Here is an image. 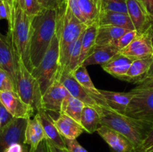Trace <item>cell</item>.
Masks as SVG:
<instances>
[{
	"label": "cell",
	"mask_w": 153,
	"mask_h": 152,
	"mask_svg": "<svg viewBox=\"0 0 153 152\" xmlns=\"http://www.w3.org/2000/svg\"><path fill=\"white\" fill-rule=\"evenodd\" d=\"M57 15L58 10L43 9L32 19L30 56L34 68L42 61L55 37Z\"/></svg>",
	"instance_id": "obj_1"
},
{
	"label": "cell",
	"mask_w": 153,
	"mask_h": 152,
	"mask_svg": "<svg viewBox=\"0 0 153 152\" xmlns=\"http://www.w3.org/2000/svg\"><path fill=\"white\" fill-rule=\"evenodd\" d=\"M87 27L88 25L81 22L73 14L69 7L67 0L58 10L55 34L59 42L61 68H64L67 65L75 43Z\"/></svg>",
	"instance_id": "obj_2"
},
{
	"label": "cell",
	"mask_w": 153,
	"mask_h": 152,
	"mask_svg": "<svg viewBox=\"0 0 153 152\" xmlns=\"http://www.w3.org/2000/svg\"><path fill=\"white\" fill-rule=\"evenodd\" d=\"M100 112L102 125L108 127L125 136L135 145L136 151L153 128L152 122L134 119L114 110L102 107Z\"/></svg>",
	"instance_id": "obj_3"
},
{
	"label": "cell",
	"mask_w": 153,
	"mask_h": 152,
	"mask_svg": "<svg viewBox=\"0 0 153 152\" xmlns=\"http://www.w3.org/2000/svg\"><path fill=\"white\" fill-rule=\"evenodd\" d=\"M32 19L26 14L20 4H13V16L8 25L7 32L11 38L15 52L30 72L34 69L30 56Z\"/></svg>",
	"instance_id": "obj_4"
},
{
	"label": "cell",
	"mask_w": 153,
	"mask_h": 152,
	"mask_svg": "<svg viewBox=\"0 0 153 152\" xmlns=\"http://www.w3.org/2000/svg\"><path fill=\"white\" fill-rule=\"evenodd\" d=\"M16 92L22 101L34 110L35 113L43 110L40 84L20 58L16 55Z\"/></svg>",
	"instance_id": "obj_5"
},
{
	"label": "cell",
	"mask_w": 153,
	"mask_h": 152,
	"mask_svg": "<svg viewBox=\"0 0 153 152\" xmlns=\"http://www.w3.org/2000/svg\"><path fill=\"white\" fill-rule=\"evenodd\" d=\"M60 67L59 42L55 34L42 61L31 71V74L40 84L42 94L56 79Z\"/></svg>",
	"instance_id": "obj_6"
},
{
	"label": "cell",
	"mask_w": 153,
	"mask_h": 152,
	"mask_svg": "<svg viewBox=\"0 0 153 152\" xmlns=\"http://www.w3.org/2000/svg\"><path fill=\"white\" fill-rule=\"evenodd\" d=\"M132 91L134 96L123 114L153 123V85L142 83Z\"/></svg>",
	"instance_id": "obj_7"
},
{
	"label": "cell",
	"mask_w": 153,
	"mask_h": 152,
	"mask_svg": "<svg viewBox=\"0 0 153 152\" xmlns=\"http://www.w3.org/2000/svg\"><path fill=\"white\" fill-rule=\"evenodd\" d=\"M152 28V25L147 31L139 34L128 46L120 51V53L132 61L153 56Z\"/></svg>",
	"instance_id": "obj_8"
},
{
	"label": "cell",
	"mask_w": 153,
	"mask_h": 152,
	"mask_svg": "<svg viewBox=\"0 0 153 152\" xmlns=\"http://www.w3.org/2000/svg\"><path fill=\"white\" fill-rule=\"evenodd\" d=\"M56 79H58L65 86L72 96L82 101L85 105L95 107L98 110L102 108L93 98L91 94L74 78L70 72L60 67Z\"/></svg>",
	"instance_id": "obj_9"
},
{
	"label": "cell",
	"mask_w": 153,
	"mask_h": 152,
	"mask_svg": "<svg viewBox=\"0 0 153 152\" xmlns=\"http://www.w3.org/2000/svg\"><path fill=\"white\" fill-rule=\"evenodd\" d=\"M27 119L13 118L11 122L4 125L0 130V152H4L5 149L13 143L24 144L25 131Z\"/></svg>",
	"instance_id": "obj_10"
},
{
	"label": "cell",
	"mask_w": 153,
	"mask_h": 152,
	"mask_svg": "<svg viewBox=\"0 0 153 152\" xmlns=\"http://www.w3.org/2000/svg\"><path fill=\"white\" fill-rule=\"evenodd\" d=\"M0 101L13 118L28 119L36 114L34 109L24 102L16 91H0Z\"/></svg>",
	"instance_id": "obj_11"
},
{
	"label": "cell",
	"mask_w": 153,
	"mask_h": 152,
	"mask_svg": "<svg viewBox=\"0 0 153 152\" xmlns=\"http://www.w3.org/2000/svg\"><path fill=\"white\" fill-rule=\"evenodd\" d=\"M69 95L65 86L55 79L42 95V108L46 111L60 113L63 101Z\"/></svg>",
	"instance_id": "obj_12"
},
{
	"label": "cell",
	"mask_w": 153,
	"mask_h": 152,
	"mask_svg": "<svg viewBox=\"0 0 153 152\" xmlns=\"http://www.w3.org/2000/svg\"><path fill=\"white\" fill-rule=\"evenodd\" d=\"M97 133L114 152L136 151L135 145L125 136L115 130L101 125L97 130Z\"/></svg>",
	"instance_id": "obj_13"
},
{
	"label": "cell",
	"mask_w": 153,
	"mask_h": 152,
	"mask_svg": "<svg viewBox=\"0 0 153 152\" xmlns=\"http://www.w3.org/2000/svg\"><path fill=\"white\" fill-rule=\"evenodd\" d=\"M0 68L7 72L16 83V55L8 33L1 36L0 40Z\"/></svg>",
	"instance_id": "obj_14"
},
{
	"label": "cell",
	"mask_w": 153,
	"mask_h": 152,
	"mask_svg": "<svg viewBox=\"0 0 153 152\" xmlns=\"http://www.w3.org/2000/svg\"><path fill=\"white\" fill-rule=\"evenodd\" d=\"M128 14L138 33L145 32L153 24L139 0H126Z\"/></svg>",
	"instance_id": "obj_15"
},
{
	"label": "cell",
	"mask_w": 153,
	"mask_h": 152,
	"mask_svg": "<svg viewBox=\"0 0 153 152\" xmlns=\"http://www.w3.org/2000/svg\"><path fill=\"white\" fill-rule=\"evenodd\" d=\"M36 114L37 115L43 125L48 142L60 148H67L64 138L61 136L57 127L55 126L53 118H52V116L44 110H40Z\"/></svg>",
	"instance_id": "obj_16"
},
{
	"label": "cell",
	"mask_w": 153,
	"mask_h": 152,
	"mask_svg": "<svg viewBox=\"0 0 153 152\" xmlns=\"http://www.w3.org/2000/svg\"><path fill=\"white\" fill-rule=\"evenodd\" d=\"M71 74L74 77V78L91 94L93 98L96 100V101L98 103L100 107L111 110L108 106L107 103L105 102V100L103 95L100 92V90L97 89L93 83L92 80L88 74L86 66L83 65L79 66Z\"/></svg>",
	"instance_id": "obj_17"
},
{
	"label": "cell",
	"mask_w": 153,
	"mask_h": 152,
	"mask_svg": "<svg viewBox=\"0 0 153 152\" xmlns=\"http://www.w3.org/2000/svg\"><path fill=\"white\" fill-rule=\"evenodd\" d=\"M55 126L64 138L76 139L85 131L79 122L64 113H59L56 119H54Z\"/></svg>",
	"instance_id": "obj_18"
},
{
	"label": "cell",
	"mask_w": 153,
	"mask_h": 152,
	"mask_svg": "<svg viewBox=\"0 0 153 152\" xmlns=\"http://www.w3.org/2000/svg\"><path fill=\"white\" fill-rule=\"evenodd\" d=\"M46 139L43 125L35 114L33 119H28L25 131L24 144L29 146L31 150H34L43 140Z\"/></svg>",
	"instance_id": "obj_19"
},
{
	"label": "cell",
	"mask_w": 153,
	"mask_h": 152,
	"mask_svg": "<svg viewBox=\"0 0 153 152\" xmlns=\"http://www.w3.org/2000/svg\"><path fill=\"white\" fill-rule=\"evenodd\" d=\"M104 97L105 102L111 110L123 114L130 101L134 96L132 90L128 92H114V91L100 89Z\"/></svg>",
	"instance_id": "obj_20"
},
{
	"label": "cell",
	"mask_w": 153,
	"mask_h": 152,
	"mask_svg": "<svg viewBox=\"0 0 153 152\" xmlns=\"http://www.w3.org/2000/svg\"><path fill=\"white\" fill-rule=\"evenodd\" d=\"M120 50L114 45L105 46H94L82 65H101L108 62L114 56L118 54Z\"/></svg>",
	"instance_id": "obj_21"
},
{
	"label": "cell",
	"mask_w": 153,
	"mask_h": 152,
	"mask_svg": "<svg viewBox=\"0 0 153 152\" xmlns=\"http://www.w3.org/2000/svg\"><path fill=\"white\" fill-rule=\"evenodd\" d=\"M98 24L99 25H111L127 30H135L128 13L120 12L100 11Z\"/></svg>",
	"instance_id": "obj_22"
},
{
	"label": "cell",
	"mask_w": 153,
	"mask_h": 152,
	"mask_svg": "<svg viewBox=\"0 0 153 152\" xmlns=\"http://www.w3.org/2000/svg\"><path fill=\"white\" fill-rule=\"evenodd\" d=\"M153 62V56L132 61L126 75L123 77V80L130 83H139L141 84L144 80L145 75L150 68Z\"/></svg>",
	"instance_id": "obj_23"
},
{
	"label": "cell",
	"mask_w": 153,
	"mask_h": 152,
	"mask_svg": "<svg viewBox=\"0 0 153 152\" xmlns=\"http://www.w3.org/2000/svg\"><path fill=\"white\" fill-rule=\"evenodd\" d=\"M128 31L131 30L111 25H99L94 46H105L110 45L115 46L120 37Z\"/></svg>",
	"instance_id": "obj_24"
},
{
	"label": "cell",
	"mask_w": 153,
	"mask_h": 152,
	"mask_svg": "<svg viewBox=\"0 0 153 152\" xmlns=\"http://www.w3.org/2000/svg\"><path fill=\"white\" fill-rule=\"evenodd\" d=\"M132 61V60L129 59L119 52L115 56H114L108 62L103 64L102 68L108 74L122 80L123 77L126 75L127 72Z\"/></svg>",
	"instance_id": "obj_25"
},
{
	"label": "cell",
	"mask_w": 153,
	"mask_h": 152,
	"mask_svg": "<svg viewBox=\"0 0 153 152\" xmlns=\"http://www.w3.org/2000/svg\"><path fill=\"white\" fill-rule=\"evenodd\" d=\"M100 110L88 105H85L84 107L81 116L80 124L87 133L93 134L97 131L102 125Z\"/></svg>",
	"instance_id": "obj_26"
},
{
	"label": "cell",
	"mask_w": 153,
	"mask_h": 152,
	"mask_svg": "<svg viewBox=\"0 0 153 152\" xmlns=\"http://www.w3.org/2000/svg\"><path fill=\"white\" fill-rule=\"evenodd\" d=\"M99 24L98 22L90 25L87 27L83 34L82 40V48H81V55L79 59V66L82 65L85 60L90 54L96 43L97 31H98Z\"/></svg>",
	"instance_id": "obj_27"
},
{
	"label": "cell",
	"mask_w": 153,
	"mask_h": 152,
	"mask_svg": "<svg viewBox=\"0 0 153 152\" xmlns=\"http://www.w3.org/2000/svg\"><path fill=\"white\" fill-rule=\"evenodd\" d=\"M85 104L78 98L69 95L64 100L60 113H64L80 123L81 116Z\"/></svg>",
	"instance_id": "obj_28"
},
{
	"label": "cell",
	"mask_w": 153,
	"mask_h": 152,
	"mask_svg": "<svg viewBox=\"0 0 153 152\" xmlns=\"http://www.w3.org/2000/svg\"><path fill=\"white\" fill-rule=\"evenodd\" d=\"M81 11L86 20L87 25L98 22L100 10L91 0H79Z\"/></svg>",
	"instance_id": "obj_29"
},
{
	"label": "cell",
	"mask_w": 153,
	"mask_h": 152,
	"mask_svg": "<svg viewBox=\"0 0 153 152\" xmlns=\"http://www.w3.org/2000/svg\"><path fill=\"white\" fill-rule=\"evenodd\" d=\"M102 10L128 13L126 0H101L100 11Z\"/></svg>",
	"instance_id": "obj_30"
},
{
	"label": "cell",
	"mask_w": 153,
	"mask_h": 152,
	"mask_svg": "<svg viewBox=\"0 0 153 152\" xmlns=\"http://www.w3.org/2000/svg\"><path fill=\"white\" fill-rule=\"evenodd\" d=\"M85 32V31H84ZM84 34V33H83ZM83 34L79 37L77 41L76 42L73 47V51H72L71 55L69 59L68 62H67V65L64 67V69L67 70L70 72V73L73 72L78 66H79V59H80V55H81V48H82V37H83Z\"/></svg>",
	"instance_id": "obj_31"
},
{
	"label": "cell",
	"mask_w": 153,
	"mask_h": 152,
	"mask_svg": "<svg viewBox=\"0 0 153 152\" xmlns=\"http://www.w3.org/2000/svg\"><path fill=\"white\" fill-rule=\"evenodd\" d=\"M0 91H16V86L7 72L0 68Z\"/></svg>",
	"instance_id": "obj_32"
},
{
	"label": "cell",
	"mask_w": 153,
	"mask_h": 152,
	"mask_svg": "<svg viewBox=\"0 0 153 152\" xmlns=\"http://www.w3.org/2000/svg\"><path fill=\"white\" fill-rule=\"evenodd\" d=\"M43 10L38 0H24V10L29 17L34 18Z\"/></svg>",
	"instance_id": "obj_33"
},
{
	"label": "cell",
	"mask_w": 153,
	"mask_h": 152,
	"mask_svg": "<svg viewBox=\"0 0 153 152\" xmlns=\"http://www.w3.org/2000/svg\"><path fill=\"white\" fill-rule=\"evenodd\" d=\"M139 34L140 33L137 32L136 30H131V31H127L126 33H125L123 35L120 37L115 46L120 51L122 50L127 46H128Z\"/></svg>",
	"instance_id": "obj_34"
},
{
	"label": "cell",
	"mask_w": 153,
	"mask_h": 152,
	"mask_svg": "<svg viewBox=\"0 0 153 152\" xmlns=\"http://www.w3.org/2000/svg\"><path fill=\"white\" fill-rule=\"evenodd\" d=\"M67 0H38L39 3L43 9L59 10L64 4Z\"/></svg>",
	"instance_id": "obj_35"
},
{
	"label": "cell",
	"mask_w": 153,
	"mask_h": 152,
	"mask_svg": "<svg viewBox=\"0 0 153 152\" xmlns=\"http://www.w3.org/2000/svg\"><path fill=\"white\" fill-rule=\"evenodd\" d=\"M67 4H68L69 7L70 8L71 11L73 12V14L79 19L82 22L87 25L86 20L81 11L80 6H79V0H67Z\"/></svg>",
	"instance_id": "obj_36"
},
{
	"label": "cell",
	"mask_w": 153,
	"mask_h": 152,
	"mask_svg": "<svg viewBox=\"0 0 153 152\" xmlns=\"http://www.w3.org/2000/svg\"><path fill=\"white\" fill-rule=\"evenodd\" d=\"M136 152H153V128Z\"/></svg>",
	"instance_id": "obj_37"
},
{
	"label": "cell",
	"mask_w": 153,
	"mask_h": 152,
	"mask_svg": "<svg viewBox=\"0 0 153 152\" xmlns=\"http://www.w3.org/2000/svg\"><path fill=\"white\" fill-rule=\"evenodd\" d=\"M66 148L69 152H88L83 146L81 145L79 142L76 139L64 138Z\"/></svg>",
	"instance_id": "obj_38"
},
{
	"label": "cell",
	"mask_w": 153,
	"mask_h": 152,
	"mask_svg": "<svg viewBox=\"0 0 153 152\" xmlns=\"http://www.w3.org/2000/svg\"><path fill=\"white\" fill-rule=\"evenodd\" d=\"M13 119V116L8 113L4 104L0 101V122H1L2 127H4V125H7L9 122H11Z\"/></svg>",
	"instance_id": "obj_39"
},
{
	"label": "cell",
	"mask_w": 153,
	"mask_h": 152,
	"mask_svg": "<svg viewBox=\"0 0 153 152\" xmlns=\"http://www.w3.org/2000/svg\"><path fill=\"white\" fill-rule=\"evenodd\" d=\"M10 13L7 4L4 1H0V20L7 19V22L10 21Z\"/></svg>",
	"instance_id": "obj_40"
},
{
	"label": "cell",
	"mask_w": 153,
	"mask_h": 152,
	"mask_svg": "<svg viewBox=\"0 0 153 152\" xmlns=\"http://www.w3.org/2000/svg\"><path fill=\"white\" fill-rule=\"evenodd\" d=\"M153 22V0H139Z\"/></svg>",
	"instance_id": "obj_41"
},
{
	"label": "cell",
	"mask_w": 153,
	"mask_h": 152,
	"mask_svg": "<svg viewBox=\"0 0 153 152\" xmlns=\"http://www.w3.org/2000/svg\"><path fill=\"white\" fill-rule=\"evenodd\" d=\"M31 152H51L49 142H48L47 140H43L35 149L31 150Z\"/></svg>",
	"instance_id": "obj_42"
},
{
	"label": "cell",
	"mask_w": 153,
	"mask_h": 152,
	"mask_svg": "<svg viewBox=\"0 0 153 152\" xmlns=\"http://www.w3.org/2000/svg\"><path fill=\"white\" fill-rule=\"evenodd\" d=\"M23 145L20 143H13L5 149L4 152H22Z\"/></svg>",
	"instance_id": "obj_43"
},
{
	"label": "cell",
	"mask_w": 153,
	"mask_h": 152,
	"mask_svg": "<svg viewBox=\"0 0 153 152\" xmlns=\"http://www.w3.org/2000/svg\"><path fill=\"white\" fill-rule=\"evenodd\" d=\"M142 83H148V84H153V62L152 65L150 66V68L148 70L147 73L145 75L144 80ZM141 83V84H142Z\"/></svg>",
	"instance_id": "obj_44"
},
{
	"label": "cell",
	"mask_w": 153,
	"mask_h": 152,
	"mask_svg": "<svg viewBox=\"0 0 153 152\" xmlns=\"http://www.w3.org/2000/svg\"><path fill=\"white\" fill-rule=\"evenodd\" d=\"M5 3L7 4V7H8L9 10H10V21L8 22V25L11 22V19H12V16H13V0H4Z\"/></svg>",
	"instance_id": "obj_45"
},
{
	"label": "cell",
	"mask_w": 153,
	"mask_h": 152,
	"mask_svg": "<svg viewBox=\"0 0 153 152\" xmlns=\"http://www.w3.org/2000/svg\"><path fill=\"white\" fill-rule=\"evenodd\" d=\"M49 148H50L51 152H69L67 148H60L55 147V146L49 144Z\"/></svg>",
	"instance_id": "obj_46"
},
{
	"label": "cell",
	"mask_w": 153,
	"mask_h": 152,
	"mask_svg": "<svg viewBox=\"0 0 153 152\" xmlns=\"http://www.w3.org/2000/svg\"><path fill=\"white\" fill-rule=\"evenodd\" d=\"M13 4H19L21 7L24 9V0H13Z\"/></svg>",
	"instance_id": "obj_47"
},
{
	"label": "cell",
	"mask_w": 153,
	"mask_h": 152,
	"mask_svg": "<svg viewBox=\"0 0 153 152\" xmlns=\"http://www.w3.org/2000/svg\"><path fill=\"white\" fill-rule=\"evenodd\" d=\"M22 152H31V150H30L29 146L27 145H23V151Z\"/></svg>",
	"instance_id": "obj_48"
},
{
	"label": "cell",
	"mask_w": 153,
	"mask_h": 152,
	"mask_svg": "<svg viewBox=\"0 0 153 152\" xmlns=\"http://www.w3.org/2000/svg\"><path fill=\"white\" fill-rule=\"evenodd\" d=\"M91 1H92L93 2H94V4H95L96 5H97V7H98L99 10H100V1H101V0H91Z\"/></svg>",
	"instance_id": "obj_49"
},
{
	"label": "cell",
	"mask_w": 153,
	"mask_h": 152,
	"mask_svg": "<svg viewBox=\"0 0 153 152\" xmlns=\"http://www.w3.org/2000/svg\"><path fill=\"white\" fill-rule=\"evenodd\" d=\"M152 43H153V24H152Z\"/></svg>",
	"instance_id": "obj_50"
},
{
	"label": "cell",
	"mask_w": 153,
	"mask_h": 152,
	"mask_svg": "<svg viewBox=\"0 0 153 152\" xmlns=\"http://www.w3.org/2000/svg\"><path fill=\"white\" fill-rule=\"evenodd\" d=\"M2 128V125H1V122H0V130H1V128Z\"/></svg>",
	"instance_id": "obj_51"
},
{
	"label": "cell",
	"mask_w": 153,
	"mask_h": 152,
	"mask_svg": "<svg viewBox=\"0 0 153 152\" xmlns=\"http://www.w3.org/2000/svg\"><path fill=\"white\" fill-rule=\"evenodd\" d=\"M1 36H2V34H1V33H0V40H1Z\"/></svg>",
	"instance_id": "obj_52"
},
{
	"label": "cell",
	"mask_w": 153,
	"mask_h": 152,
	"mask_svg": "<svg viewBox=\"0 0 153 152\" xmlns=\"http://www.w3.org/2000/svg\"><path fill=\"white\" fill-rule=\"evenodd\" d=\"M4 1V0H0V1Z\"/></svg>",
	"instance_id": "obj_53"
},
{
	"label": "cell",
	"mask_w": 153,
	"mask_h": 152,
	"mask_svg": "<svg viewBox=\"0 0 153 152\" xmlns=\"http://www.w3.org/2000/svg\"><path fill=\"white\" fill-rule=\"evenodd\" d=\"M152 85H153V84H152Z\"/></svg>",
	"instance_id": "obj_54"
}]
</instances>
